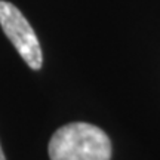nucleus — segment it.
<instances>
[{
    "label": "nucleus",
    "mask_w": 160,
    "mask_h": 160,
    "mask_svg": "<svg viewBox=\"0 0 160 160\" xmlns=\"http://www.w3.org/2000/svg\"><path fill=\"white\" fill-rule=\"evenodd\" d=\"M48 151L51 160H110L111 141L101 128L73 122L55 131Z\"/></svg>",
    "instance_id": "obj_1"
},
{
    "label": "nucleus",
    "mask_w": 160,
    "mask_h": 160,
    "mask_svg": "<svg viewBox=\"0 0 160 160\" xmlns=\"http://www.w3.org/2000/svg\"><path fill=\"white\" fill-rule=\"evenodd\" d=\"M0 27L30 68H42L43 53L36 31L22 12L6 0H0Z\"/></svg>",
    "instance_id": "obj_2"
},
{
    "label": "nucleus",
    "mask_w": 160,
    "mask_h": 160,
    "mask_svg": "<svg viewBox=\"0 0 160 160\" xmlns=\"http://www.w3.org/2000/svg\"><path fill=\"white\" fill-rule=\"evenodd\" d=\"M0 160H6L5 153H3V148H2V145H0Z\"/></svg>",
    "instance_id": "obj_3"
}]
</instances>
